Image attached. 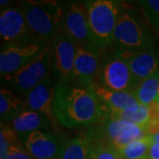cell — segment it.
<instances>
[{"instance_id":"cell-1","label":"cell","mask_w":159,"mask_h":159,"mask_svg":"<svg viewBox=\"0 0 159 159\" xmlns=\"http://www.w3.org/2000/svg\"><path fill=\"white\" fill-rule=\"evenodd\" d=\"M53 112L60 125L71 129L95 126L106 119V109L90 86L74 79L56 84Z\"/></svg>"},{"instance_id":"cell-2","label":"cell","mask_w":159,"mask_h":159,"mask_svg":"<svg viewBox=\"0 0 159 159\" xmlns=\"http://www.w3.org/2000/svg\"><path fill=\"white\" fill-rule=\"evenodd\" d=\"M29 28L42 42L51 43L63 33L65 6L54 0H26L20 2Z\"/></svg>"},{"instance_id":"cell-3","label":"cell","mask_w":159,"mask_h":159,"mask_svg":"<svg viewBox=\"0 0 159 159\" xmlns=\"http://www.w3.org/2000/svg\"><path fill=\"white\" fill-rule=\"evenodd\" d=\"M92 45L99 51L113 43L114 33L122 6L113 0L85 1Z\"/></svg>"},{"instance_id":"cell-4","label":"cell","mask_w":159,"mask_h":159,"mask_svg":"<svg viewBox=\"0 0 159 159\" xmlns=\"http://www.w3.org/2000/svg\"><path fill=\"white\" fill-rule=\"evenodd\" d=\"M154 35L148 26L134 11L123 10L114 33L117 48L125 50H146L153 48Z\"/></svg>"},{"instance_id":"cell-5","label":"cell","mask_w":159,"mask_h":159,"mask_svg":"<svg viewBox=\"0 0 159 159\" xmlns=\"http://www.w3.org/2000/svg\"><path fill=\"white\" fill-rule=\"evenodd\" d=\"M51 74V50L48 44L32 62L16 73L4 77V83L6 89L25 98L35 86Z\"/></svg>"},{"instance_id":"cell-6","label":"cell","mask_w":159,"mask_h":159,"mask_svg":"<svg viewBox=\"0 0 159 159\" xmlns=\"http://www.w3.org/2000/svg\"><path fill=\"white\" fill-rule=\"evenodd\" d=\"M96 82L108 89L128 93H134L140 83L127 64L114 52L101 59Z\"/></svg>"},{"instance_id":"cell-7","label":"cell","mask_w":159,"mask_h":159,"mask_svg":"<svg viewBox=\"0 0 159 159\" xmlns=\"http://www.w3.org/2000/svg\"><path fill=\"white\" fill-rule=\"evenodd\" d=\"M119 149L126 144L148 136L147 131L140 125L119 119H106L87 132Z\"/></svg>"},{"instance_id":"cell-8","label":"cell","mask_w":159,"mask_h":159,"mask_svg":"<svg viewBox=\"0 0 159 159\" xmlns=\"http://www.w3.org/2000/svg\"><path fill=\"white\" fill-rule=\"evenodd\" d=\"M47 46V43L42 41L30 43H8L2 46L0 53L2 77L14 74L32 62Z\"/></svg>"},{"instance_id":"cell-9","label":"cell","mask_w":159,"mask_h":159,"mask_svg":"<svg viewBox=\"0 0 159 159\" xmlns=\"http://www.w3.org/2000/svg\"><path fill=\"white\" fill-rule=\"evenodd\" d=\"M51 50V74L57 82L74 79V61L79 44L68 36L61 34L49 43Z\"/></svg>"},{"instance_id":"cell-10","label":"cell","mask_w":159,"mask_h":159,"mask_svg":"<svg viewBox=\"0 0 159 159\" xmlns=\"http://www.w3.org/2000/svg\"><path fill=\"white\" fill-rule=\"evenodd\" d=\"M0 35L5 44L36 42L33 39L36 37L29 28L20 7H9L1 10Z\"/></svg>"},{"instance_id":"cell-11","label":"cell","mask_w":159,"mask_h":159,"mask_svg":"<svg viewBox=\"0 0 159 159\" xmlns=\"http://www.w3.org/2000/svg\"><path fill=\"white\" fill-rule=\"evenodd\" d=\"M62 34L75 41L79 46L94 48L84 2L74 1L65 6Z\"/></svg>"},{"instance_id":"cell-12","label":"cell","mask_w":159,"mask_h":159,"mask_svg":"<svg viewBox=\"0 0 159 159\" xmlns=\"http://www.w3.org/2000/svg\"><path fill=\"white\" fill-rule=\"evenodd\" d=\"M114 54L124 60L139 82L159 73L158 52L155 47L146 50H125L117 48Z\"/></svg>"},{"instance_id":"cell-13","label":"cell","mask_w":159,"mask_h":159,"mask_svg":"<svg viewBox=\"0 0 159 159\" xmlns=\"http://www.w3.org/2000/svg\"><path fill=\"white\" fill-rule=\"evenodd\" d=\"M32 159H57L66 139L49 131H35L20 138Z\"/></svg>"},{"instance_id":"cell-14","label":"cell","mask_w":159,"mask_h":159,"mask_svg":"<svg viewBox=\"0 0 159 159\" xmlns=\"http://www.w3.org/2000/svg\"><path fill=\"white\" fill-rule=\"evenodd\" d=\"M55 88L56 85H54L53 77L51 74L35 86L25 97L23 101L24 111H33L43 114L53 123L55 119L53 112Z\"/></svg>"},{"instance_id":"cell-15","label":"cell","mask_w":159,"mask_h":159,"mask_svg":"<svg viewBox=\"0 0 159 159\" xmlns=\"http://www.w3.org/2000/svg\"><path fill=\"white\" fill-rule=\"evenodd\" d=\"M102 51L89 47L79 46L74 67V79L90 86L96 82L101 64Z\"/></svg>"},{"instance_id":"cell-16","label":"cell","mask_w":159,"mask_h":159,"mask_svg":"<svg viewBox=\"0 0 159 159\" xmlns=\"http://www.w3.org/2000/svg\"><path fill=\"white\" fill-rule=\"evenodd\" d=\"M90 88L105 107L106 113L108 111H125L133 108L140 103L137 101L134 93L108 89L97 82L92 83Z\"/></svg>"},{"instance_id":"cell-17","label":"cell","mask_w":159,"mask_h":159,"mask_svg":"<svg viewBox=\"0 0 159 159\" xmlns=\"http://www.w3.org/2000/svg\"><path fill=\"white\" fill-rule=\"evenodd\" d=\"M52 122L43 114L23 111L11 121V127L20 138L35 131H44L51 128Z\"/></svg>"},{"instance_id":"cell-18","label":"cell","mask_w":159,"mask_h":159,"mask_svg":"<svg viewBox=\"0 0 159 159\" xmlns=\"http://www.w3.org/2000/svg\"><path fill=\"white\" fill-rule=\"evenodd\" d=\"M156 116V104L147 106L139 103L133 108L120 111H108L106 119H119L132 122L147 129Z\"/></svg>"},{"instance_id":"cell-19","label":"cell","mask_w":159,"mask_h":159,"mask_svg":"<svg viewBox=\"0 0 159 159\" xmlns=\"http://www.w3.org/2000/svg\"><path fill=\"white\" fill-rule=\"evenodd\" d=\"M57 159H91L90 142L86 132L66 139Z\"/></svg>"},{"instance_id":"cell-20","label":"cell","mask_w":159,"mask_h":159,"mask_svg":"<svg viewBox=\"0 0 159 159\" xmlns=\"http://www.w3.org/2000/svg\"><path fill=\"white\" fill-rule=\"evenodd\" d=\"M24 111V102L12 91L2 88L0 90V115L1 119L11 122Z\"/></svg>"},{"instance_id":"cell-21","label":"cell","mask_w":159,"mask_h":159,"mask_svg":"<svg viewBox=\"0 0 159 159\" xmlns=\"http://www.w3.org/2000/svg\"><path fill=\"white\" fill-rule=\"evenodd\" d=\"M134 94L141 104H156L159 101V73L140 82Z\"/></svg>"},{"instance_id":"cell-22","label":"cell","mask_w":159,"mask_h":159,"mask_svg":"<svg viewBox=\"0 0 159 159\" xmlns=\"http://www.w3.org/2000/svg\"><path fill=\"white\" fill-rule=\"evenodd\" d=\"M150 137L146 136L117 149L121 159H148L151 145Z\"/></svg>"},{"instance_id":"cell-23","label":"cell","mask_w":159,"mask_h":159,"mask_svg":"<svg viewBox=\"0 0 159 159\" xmlns=\"http://www.w3.org/2000/svg\"><path fill=\"white\" fill-rule=\"evenodd\" d=\"M90 142L91 159H121L117 149L99 138L91 136L87 132Z\"/></svg>"},{"instance_id":"cell-24","label":"cell","mask_w":159,"mask_h":159,"mask_svg":"<svg viewBox=\"0 0 159 159\" xmlns=\"http://www.w3.org/2000/svg\"><path fill=\"white\" fill-rule=\"evenodd\" d=\"M150 28L159 34V0H142L138 2Z\"/></svg>"},{"instance_id":"cell-25","label":"cell","mask_w":159,"mask_h":159,"mask_svg":"<svg viewBox=\"0 0 159 159\" xmlns=\"http://www.w3.org/2000/svg\"><path fill=\"white\" fill-rule=\"evenodd\" d=\"M20 143L19 138L12 127L1 121L0 129V159L6 158V155L11 146Z\"/></svg>"},{"instance_id":"cell-26","label":"cell","mask_w":159,"mask_h":159,"mask_svg":"<svg viewBox=\"0 0 159 159\" xmlns=\"http://www.w3.org/2000/svg\"><path fill=\"white\" fill-rule=\"evenodd\" d=\"M5 159H32V157L25 147L20 142L11 146Z\"/></svg>"},{"instance_id":"cell-27","label":"cell","mask_w":159,"mask_h":159,"mask_svg":"<svg viewBox=\"0 0 159 159\" xmlns=\"http://www.w3.org/2000/svg\"><path fill=\"white\" fill-rule=\"evenodd\" d=\"M148 159H159V142L151 143Z\"/></svg>"},{"instance_id":"cell-28","label":"cell","mask_w":159,"mask_h":159,"mask_svg":"<svg viewBox=\"0 0 159 159\" xmlns=\"http://www.w3.org/2000/svg\"><path fill=\"white\" fill-rule=\"evenodd\" d=\"M150 140L152 142H159V131L153 135H150Z\"/></svg>"},{"instance_id":"cell-29","label":"cell","mask_w":159,"mask_h":159,"mask_svg":"<svg viewBox=\"0 0 159 159\" xmlns=\"http://www.w3.org/2000/svg\"><path fill=\"white\" fill-rule=\"evenodd\" d=\"M10 2H11L10 0H1V1H0V6H6V5H8Z\"/></svg>"},{"instance_id":"cell-30","label":"cell","mask_w":159,"mask_h":159,"mask_svg":"<svg viewBox=\"0 0 159 159\" xmlns=\"http://www.w3.org/2000/svg\"><path fill=\"white\" fill-rule=\"evenodd\" d=\"M156 105H157V111H158V114H159V101L156 103Z\"/></svg>"},{"instance_id":"cell-31","label":"cell","mask_w":159,"mask_h":159,"mask_svg":"<svg viewBox=\"0 0 159 159\" xmlns=\"http://www.w3.org/2000/svg\"><path fill=\"white\" fill-rule=\"evenodd\" d=\"M157 52H158V56H159V49H158V51H157Z\"/></svg>"}]
</instances>
